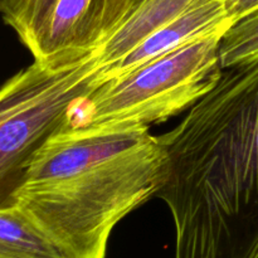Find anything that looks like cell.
Wrapping results in <instances>:
<instances>
[{"instance_id":"1","label":"cell","mask_w":258,"mask_h":258,"mask_svg":"<svg viewBox=\"0 0 258 258\" xmlns=\"http://www.w3.org/2000/svg\"><path fill=\"white\" fill-rule=\"evenodd\" d=\"M159 139L175 258H258V60L223 70Z\"/></svg>"},{"instance_id":"2","label":"cell","mask_w":258,"mask_h":258,"mask_svg":"<svg viewBox=\"0 0 258 258\" xmlns=\"http://www.w3.org/2000/svg\"><path fill=\"white\" fill-rule=\"evenodd\" d=\"M166 166L148 126L63 125L30 161L15 207L67 258H105L113 228L156 196Z\"/></svg>"},{"instance_id":"3","label":"cell","mask_w":258,"mask_h":258,"mask_svg":"<svg viewBox=\"0 0 258 258\" xmlns=\"http://www.w3.org/2000/svg\"><path fill=\"white\" fill-rule=\"evenodd\" d=\"M101 83L97 49L35 60L0 87V209L15 207L30 161Z\"/></svg>"},{"instance_id":"4","label":"cell","mask_w":258,"mask_h":258,"mask_svg":"<svg viewBox=\"0 0 258 258\" xmlns=\"http://www.w3.org/2000/svg\"><path fill=\"white\" fill-rule=\"evenodd\" d=\"M222 34L199 38L121 77L103 81L71 111L64 125L149 127L190 108L223 73L218 54Z\"/></svg>"},{"instance_id":"5","label":"cell","mask_w":258,"mask_h":258,"mask_svg":"<svg viewBox=\"0 0 258 258\" xmlns=\"http://www.w3.org/2000/svg\"><path fill=\"white\" fill-rule=\"evenodd\" d=\"M232 23L221 0H199L125 57L100 71V81L121 77L186 43L224 32Z\"/></svg>"},{"instance_id":"6","label":"cell","mask_w":258,"mask_h":258,"mask_svg":"<svg viewBox=\"0 0 258 258\" xmlns=\"http://www.w3.org/2000/svg\"><path fill=\"white\" fill-rule=\"evenodd\" d=\"M100 43L96 0H57L29 50L35 60L95 49Z\"/></svg>"},{"instance_id":"7","label":"cell","mask_w":258,"mask_h":258,"mask_svg":"<svg viewBox=\"0 0 258 258\" xmlns=\"http://www.w3.org/2000/svg\"><path fill=\"white\" fill-rule=\"evenodd\" d=\"M199 0H144L96 47L100 71L125 57Z\"/></svg>"},{"instance_id":"8","label":"cell","mask_w":258,"mask_h":258,"mask_svg":"<svg viewBox=\"0 0 258 258\" xmlns=\"http://www.w3.org/2000/svg\"><path fill=\"white\" fill-rule=\"evenodd\" d=\"M0 258H67L18 207L0 209Z\"/></svg>"},{"instance_id":"9","label":"cell","mask_w":258,"mask_h":258,"mask_svg":"<svg viewBox=\"0 0 258 258\" xmlns=\"http://www.w3.org/2000/svg\"><path fill=\"white\" fill-rule=\"evenodd\" d=\"M222 70L258 60V8L232 23L218 45Z\"/></svg>"},{"instance_id":"10","label":"cell","mask_w":258,"mask_h":258,"mask_svg":"<svg viewBox=\"0 0 258 258\" xmlns=\"http://www.w3.org/2000/svg\"><path fill=\"white\" fill-rule=\"evenodd\" d=\"M57 0H4L3 20L29 49L47 23Z\"/></svg>"},{"instance_id":"11","label":"cell","mask_w":258,"mask_h":258,"mask_svg":"<svg viewBox=\"0 0 258 258\" xmlns=\"http://www.w3.org/2000/svg\"><path fill=\"white\" fill-rule=\"evenodd\" d=\"M144 0H96L100 43L103 42Z\"/></svg>"},{"instance_id":"12","label":"cell","mask_w":258,"mask_h":258,"mask_svg":"<svg viewBox=\"0 0 258 258\" xmlns=\"http://www.w3.org/2000/svg\"><path fill=\"white\" fill-rule=\"evenodd\" d=\"M232 22L244 17L258 8V0H221Z\"/></svg>"},{"instance_id":"13","label":"cell","mask_w":258,"mask_h":258,"mask_svg":"<svg viewBox=\"0 0 258 258\" xmlns=\"http://www.w3.org/2000/svg\"><path fill=\"white\" fill-rule=\"evenodd\" d=\"M3 3H4V0H0V10H2V5H3Z\"/></svg>"}]
</instances>
